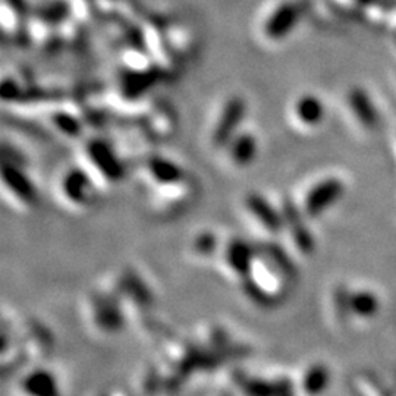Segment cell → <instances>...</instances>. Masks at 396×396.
Segmentation results:
<instances>
[{"label":"cell","instance_id":"cell-5","mask_svg":"<svg viewBox=\"0 0 396 396\" xmlns=\"http://www.w3.org/2000/svg\"><path fill=\"white\" fill-rule=\"evenodd\" d=\"M2 176L6 185L15 192V195H18L20 198L25 201H30L34 198V187L31 181L26 178L25 174H22L20 169H17L13 165H3V171H2Z\"/></svg>","mask_w":396,"mask_h":396},{"label":"cell","instance_id":"cell-10","mask_svg":"<svg viewBox=\"0 0 396 396\" xmlns=\"http://www.w3.org/2000/svg\"><path fill=\"white\" fill-rule=\"evenodd\" d=\"M247 206L251 213L254 216H257V219H260L264 224L275 226L277 223L276 211L271 207V204H268L261 195H257V194L248 195Z\"/></svg>","mask_w":396,"mask_h":396},{"label":"cell","instance_id":"cell-8","mask_svg":"<svg viewBox=\"0 0 396 396\" xmlns=\"http://www.w3.org/2000/svg\"><path fill=\"white\" fill-rule=\"evenodd\" d=\"M295 113L304 125H317L323 118V106L319 98L303 96L295 105Z\"/></svg>","mask_w":396,"mask_h":396},{"label":"cell","instance_id":"cell-11","mask_svg":"<svg viewBox=\"0 0 396 396\" xmlns=\"http://www.w3.org/2000/svg\"><path fill=\"white\" fill-rule=\"evenodd\" d=\"M56 125H58L63 132H68V134H77L78 132V122L73 116L59 115L58 118H56Z\"/></svg>","mask_w":396,"mask_h":396},{"label":"cell","instance_id":"cell-6","mask_svg":"<svg viewBox=\"0 0 396 396\" xmlns=\"http://www.w3.org/2000/svg\"><path fill=\"white\" fill-rule=\"evenodd\" d=\"M148 172L160 183H175L182 178V169L172 160L153 158L148 162Z\"/></svg>","mask_w":396,"mask_h":396},{"label":"cell","instance_id":"cell-3","mask_svg":"<svg viewBox=\"0 0 396 396\" xmlns=\"http://www.w3.org/2000/svg\"><path fill=\"white\" fill-rule=\"evenodd\" d=\"M89 154L91 162L97 166L98 171L105 174L109 179H119L123 175L122 163L103 141H91L89 146Z\"/></svg>","mask_w":396,"mask_h":396},{"label":"cell","instance_id":"cell-1","mask_svg":"<svg viewBox=\"0 0 396 396\" xmlns=\"http://www.w3.org/2000/svg\"><path fill=\"white\" fill-rule=\"evenodd\" d=\"M245 116V102L241 97H231L218 119L213 130V143L218 147L228 146L238 135V130Z\"/></svg>","mask_w":396,"mask_h":396},{"label":"cell","instance_id":"cell-9","mask_svg":"<svg viewBox=\"0 0 396 396\" xmlns=\"http://www.w3.org/2000/svg\"><path fill=\"white\" fill-rule=\"evenodd\" d=\"M337 194V183L335 182H324L321 185L316 187L311 191L308 200H307V208L310 213H319L324 207L330 204Z\"/></svg>","mask_w":396,"mask_h":396},{"label":"cell","instance_id":"cell-4","mask_svg":"<svg viewBox=\"0 0 396 396\" xmlns=\"http://www.w3.org/2000/svg\"><path fill=\"white\" fill-rule=\"evenodd\" d=\"M228 146L231 159L238 166H248L257 158L259 143L252 134H238Z\"/></svg>","mask_w":396,"mask_h":396},{"label":"cell","instance_id":"cell-2","mask_svg":"<svg viewBox=\"0 0 396 396\" xmlns=\"http://www.w3.org/2000/svg\"><path fill=\"white\" fill-rule=\"evenodd\" d=\"M296 21H298V10H296L295 5H280L264 22V34L267 36V38L272 40L284 38L292 31Z\"/></svg>","mask_w":396,"mask_h":396},{"label":"cell","instance_id":"cell-7","mask_svg":"<svg viewBox=\"0 0 396 396\" xmlns=\"http://www.w3.org/2000/svg\"><path fill=\"white\" fill-rule=\"evenodd\" d=\"M90 187V181L87 175L74 169V171H69L68 175L63 179V191L65 195L69 198L70 201L74 203H81L86 200L87 190Z\"/></svg>","mask_w":396,"mask_h":396}]
</instances>
